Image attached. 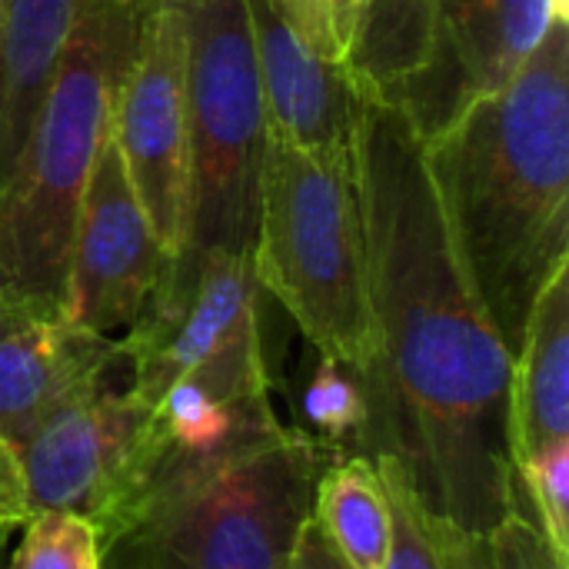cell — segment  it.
<instances>
[{
    "label": "cell",
    "instance_id": "1",
    "mask_svg": "<svg viewBox=\"0 0 569 569\" xmlns=\"http://www.w3.org/2000/svg\"><path fill=\"white\" fill-rule=\"evenodd\" d=\"M357 167L373 323L363 453L397 460L430 510L490 537L520 507L510 350L453 243L427 147L387 97L363 93Z\"/></svg>",
    "mask_w": 569,
    "mask_h": 569
},
{
    "label": "cell",
    "instance_id": "2",
    "mask_svg": "<svg viewBox=\"0 0 569 569\" xmlns=\"http://www.w3.org/2000/svg\"><path fill=\"white\" fill-rule=\"evenodd\" d=\"M427 147L447 227L510 357L569 263V17L527 67Z\"/></svg>",
    "mask_w": 569,
    "mask_h": 569
},
{
    "label": "cell",
    "instance_id": "3",
    "mask_svg": "<svg viewBox=\"0 0 569 569\" xmlns=\"http://www.w3.org/2000/svg\"><path fill=\"white\" fill-rule=\"evenodd\" d=\"M150 0H87L0 190V293L63 317L77 210L113 133Z\"/></svg>",
    "mask_w": 569,
    "mask_h": 569
},
{
    "label": "cell",
    "instance_id": "4",
    "mask_svg": "<svg viewBox=\"0 0 569 569\" xmlns=\"http://www.w3.org/2000/svg\"><path fill=\"white\" fill-rule=\"evenodd\" d=\"M253 270L320 357L367 377L373 323L357 150L313 153L267 133Z\"/></svg>",
    "mask_w": 569,
    "mask_h": 569
},
{
    "label": "cell",
    "instance_id": "5",
    "mask_svg": "<svg viewBox=\"0 0 569 569\" xmlns=\"http://www.w3.org/2000/svg\"><path fill=\"white\" fill-rule=\"evenodd\" d=\"M330 453L280 427L97 533L100 569H287Z\"/></svg>",
    "mask_w": 569,
    "mask_h": 569
},
{
    "label": "cell",
    "instance_id": "6",
    "mask_svg": "<svg viewBox=\"0 0 569 569\" xmlns=\"http://www.w3.org/2000/svg\"><path fill=\"white\" fill-rule=\"evenodd\" d=\"M187 10V220L180 253H253L267 117L243 0Z\"/></svg>",
    "mask_w": 569,
    "mask_h": 569
},
{
    "label": "cell",
    "instance_id": "7",
    "mask_svg": "<svg viewBox=\"0 0 569 569\" xmlns=\"http://www.w3.org/2000/svg\"><path fill=\"white\" fill-rule=\"evenodd\" d=\"M263 287L253 253H180L120 337L130 390L140 403L170 387H200L230 400L267 403L270 367L260 327Z\"/></svg>",
    "mask_w": 569,
    "mask_h": 569
},
{
    "label": "cell",
    "instance_id": "8",
    "mask_svg": "<svg viewBox=\"0 0 569 569\" xmlns=\"http://www.w3.org/2000/svg\"><path fill=\"white\" fill-rule=\"evenodd\" d=\"M143 433L127 360L53 403L13 447L33 513H73L100 530L123 507Z\"/></svg>",
    "mask_w": 569,
    "mask_h": 569
},
{
    "label": "cell",
    "instance_id": "9",
    "mask_svg": "<svg viewBox=\"0 0 569 569\" xmlns=\"http://www.w3.org/2000/svg\"><path fill=\"white\" fill-rule=\"evenodd\" d=\"M267 133L313 150L353 153L363 90L323 0H243Z\"/></svg>",
    "mask_w": 569,
    "mask_h": 569
},
{
    "label": "cell",
    "instance_id": "10",
    "mask_svg": "<svg viewBox=\"0 0 569 569\" xmlns=\"http://www.w3.org/2000/svg\"><path fill=\"white\" fill-rule=\"evenodd\" d=\"M557 17H569L560 0H440L420 67L383 97L430 143L503 90Z\"/></svg>",
    "mask_w": 569,
    "mask_h": 569
},
{
    "label": "cell",
    "instance_id": "11",
    "mask_svg": "<svg viewBox=\"0 0 569 569\" xmlns=\"http://www.w3.org/2000/svg\"><path fill=\"white\" fill-rule=\"evenodd\" d=\"M187 10L180 0H150L117 97L113 143L170 260L187 220Z\"/></svg>",
    "mask_w": 569,
    "mask_h": 569
},
{
    "label": "cell",
    "instance_id": "12",
    "mask_svg": "<svg viewBox=\"0 0 569 569\" xmlns=\"http://www.w3.org/2000/svg\"><path fill=\"white\" fill-rule=\"evenodd\" d=\"M167 267L170 250L137 200L110 133L77 210L63 320L77 330L120 340L150 303Z\"/></svg>",
    "mask_w": 569,
    "mask_h": 569
},
{
    "label": "cell",
    "instance_id": "13",
    "mask_svg": "<svg viewBox=\"0 0 569 569\" xmlns=\"http://www.w3.org/2000/svg\"><path fill=\"white\" fill-rule=\"evenodd\" d=\"M120 363V340L0 293V437L17 447L53 403Z\"/></svg>",
    "mask_w": 569,
    "mask_h": 569
},
{
    "label": "cell",
    "instance_id": "14",
    "mask_svg": "<svg viewBox=\"0 0 569 569\" xmlns=\"http://www.w3.org/2000/svg\"><path fill=\"white\" fill-rule=\"evenodd\" d=\"M569 443V263L537 297L510 357V453Z\"/></svg>",
    "mask_w": 569,
    "mask_h": 569
},
{
    "label": "cell",
    "instance_id": "15",
    "mask_svg": "<svg viewBox=\"0 0 569 569\" xmlns=\"http://www.w3.org/2000/svg\"><path fill=\"white\" fill-rule=\"evenodd\" d=\"M87 0H3L0 10V190L10 180L60 53Z\"/></svg>",
    "mask_w": 569,
    "mask_h": 569
},
{
    "label": "cell",
    "instance_id": "16",
    "mask_svg": "<svg viewBox=\"0 0 569 569\" xmlns=\"http://www.w3.org/2000/svg\"><path fill=\"white\" fill-rule=\"evenodd\" d=\"M310 520L350 569H383L393 540V510L370 453H337L323 463Z\"/></svg>",
    "mask_w": 569,
    "mask_h": 569
},
{
    "label": "cell",
    "instance_id": "17",
    "mask_svg": "<svg viewBox=\"0 0 569 569\" xmlns=\"http://www.w3.org/2000/svg\"><path fill=\"white\" fill-rule=\"evenodd\" d=\"M393 510V540L383 569H493L490 537L430 510L390 457H373Z\"/></svg>",
    "mask_w": 569,
    "mask_h": 569
},
{
    "label": "cell",
    "instance_id": "18",
    "mask_svg": "<svg viewBox=\"0 0 569 569\" xmlns=\"http://www.w3.org/2000/svg\"><path fill=\"white\" fill-rule=\"evenodd\" d=\"M437 7L440 0H367L350 50V67L363 93L383 97L420 67Z\"/></svg>",
    "mask_w": 569,
    "mask_h": 569
},
{
    "label": "cell",
    "instance_id": "19",
    "mask_svg": "<svg viewBox=\"0 0 569 569\" xmlns=\"http://www.w3.org/2000/svg\"><path fill=\"white\" fill-rule=\"evenodd\" d=\"M300 430L330 457L363 453L370 433V397L363 377L317 353V363L300 390Z\"/></svg>",
    "mask_w": 569,
    "mask_h": 569
},
{
    "label": "cell",
    "instance_id": "20",
    "mask_svg": "<svg viewBox=\"0 0 569 569\" xmlns=\"http://www.w3.org/2000/svg\"><path fill=\"white\" fill-rule=\"evenodd\" d=\"M517 487L557 567L569 569V443L547 447L520 460Z\"/></svg>",
    "mask_w": 569,
    "mask_h": 569
},
{
    "label": "cell",
    "instance_id": "21",
    "mask_svg": "<svg viewBox=\"0 0 569 569\" xmlns=\"http://www.w3.org/2000/svg\"><path fill=\"white\" fill-rule=\"evenodd\" d=\"M20 530L10 569H100V540L83 517L33 513Z\"/></svg>",
    "mask_w": 569,
    "mask_h": 569
},
{
    "label": "cell",
    "instance_id": "22",
    "mask_svg": "<svg viewBox=\"0 0 569 569\" xmlns=\"http://www.w3.org/2000/svg\"><path fill=\"white\" fill-rule=\"evenodd\" d=\"M490 553L493 569H560L540 527L527 513L523 500L520 507L490 533Z\"/></svg>",
    "mask_w": 569,
    "mask_h": 569
},
{
    "label": "cell",
    "instance_id": "23",
    "mask_svg": "<svg viewBox=\"0 0 569 569\" xmlns=\"http://www.w3.org/2000/svg\"><path fill=\"white\" fill-rule=\"evenodd\" d=\"M30 520V503L23 490V473L13 447L0 437V537L7 540Z\"/></svg>",
    "mask_w": 569,
    "mask_h": 569
},
{
    "label": "cell",
    "instance_id": "24",
    "mask_svg": "<svg viewBox=\"0 0 569 569\" xmlns=\"http://www.w3.org/2000/svg\"><path fill=\"white\" fill-rule=\"evenodd\" d=\"M287 569H350V567L340 560V553L330 547V540L320 533V527H317L313 520H307V523H303V530H300V537H297V547H293V557H290Z\"/></svg>",
    "mask_w": 569,
    "mask_h": 569
},
{
    "label": "cell",
    "instance_id": "25",
    "mask_svg": "<svg viewBox=\"0 0 569 569\" xmlns=\"http://www.w3.org/2000/svg\"><path fill=\"white\" fill-rule=\"evenodd\" d=\"M347 50H353V40H357V30H360V20H363V10H367V0H323Z\"/></svg>",
    "mask_w": 569,
    "mask_h": 569
},
{
    "label": "cell",
    "instance_id": "26",
    "mask_svg": "<svg viewBox=\"0 0 569 569\" xmlns=\"http://www.w3.org/2000/svg\"><path fill=\"white\" fill-rule=\"evenodd\" d=\"M560 3H563V7H567V10H569V0H560Z\"/></svg>",
    "mask_w": 569,
    "mask_h": 569
},
{
    "label": "cell",
    "instance_id": "27",
    "mask_svg": "<svg viewBox=\"0 0 569 569\" xmlns=\"http://www.w3.org/2000/svg\"><path fill=\"white\" fill-rule=\"evenodd\" d=\"M180 3H193V0H180Z\"/></svg>",
    "mask_w": 569,
    "mask_h": 569
},
{
    "label": "cell",
    "instance_id": "28",
    "mask_svg": "<svg viewBox=\"0 0 569 569\" xmlns=\"http://www.w3.org/2000/svg\"><path fill=\"white\" fill-rule=\"evenodd\" d=\"M0 10H3V0H0Z\"/></svg>",
    "mask_w": 569,
    "mask_h": 569
},
{
    "label": "cell",
    "instance_id": "29",
    "mask_svg": "<svg viewBox=\"0 0 569 569\" xmlns=\"http://www.w3.org/2000/svg\"><path fill=\"white\" fill-rule=\"evenodd\" d=\"M0 547H3V537H0Z\"/></svg>",
    "mask_w": 569,
    "mask_h": 569
}]
</instances>
